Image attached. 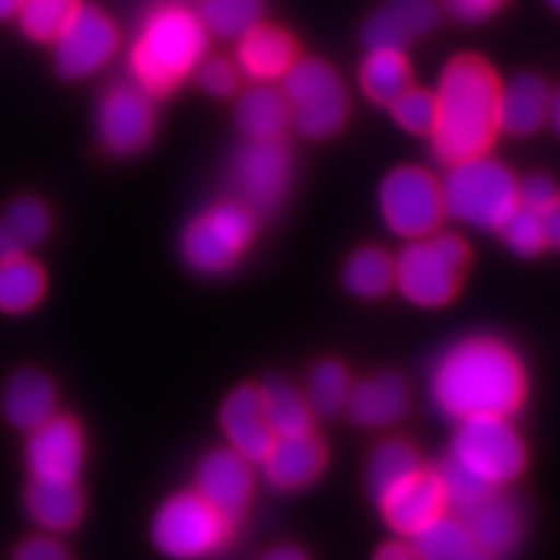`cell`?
<instances>
[{
	"label": "cell",
	"mask_w": 560,
	"mask_h": 560,
	"mask_svg": "<svg viewBox=\"0 0 560 560\" xmlns=\"http://www.w3.org/2000/svg\"><path fill=\"white\" fill-rule=\"evenodd\" d=\"M430 395L444 416L510 418L525 399V370L514 350L490 337L465 339L436 360Z\"/></svg>",
	"instance_id": "1"
},
{
	"label": "cell",
	"mask_w": 560,
	"mask_h": 560,
	"mask_svg": "<svg viewBox=\"0 0 560 560\" xmlns=\"http://www.w3.org/2000/svg\"><path fill=\"white\" fill-rule=\"evenodd\" d=\"M500 82L490 66L471 55L455 57L432 92L434 125L432 145L436 156L455 164L486 154L498 133Z\"/></svg>",
	"instance_id": "2"
},
{
	"label": "cell",
	"mask_w": 560,
	"mask_h": 560,
	"mask_svg": "<svg viewBox=\"0 0 560 560\" xmlns=\"http://www.w3.org/2000/svg\"><path fill=\"white\" fill-rule=\"evenodd\" d=\"M206 49L208 33L195 12L180 5L156 8L140 28L131 51L136 84L148 96L168 94L195 73Z\"/></svg>",
	"instance_id": "3"
},
{
	"label": "cell",
	"mask_w": 560,
	"mask_h": 560,
	"mask_svg": "<svg viewBox=\"0 0 560 560\" xmlns=\"http://www.w3.org/2000/svg\"><path fill=\"white\" fill-rule=\"evenodd\" d=\"M440 189L444 215L475 230L498 232L518 206L514 173L486 154L448 164Z\"/></svg>",
	"instance_id": "4"
},
{
	"label": "cell",
	"mask_w": 560,
	"mask_h": 560,
	"mask_svg": "<svg viewBox=\"0 0 560 560\" xmlns=\"http://www.w3.org/2000/svg\"><path fill=\"white\" fill-rule=\"evenodd\" d=\"M469 265V248L458 234L413 238L395 259V285L407 302L436 308L460 290Z\"/></svg>",
	"instance_id": "5"
},
{
	"label": "cell",
	"mask_w": 560,
	"mask_h": 560,
	"mask_svg": "<svg viewBox=\"0 0 560 560\" xmlns=\"http://www.w3.org/2000/svg\"><path fill=\"white\" fill-rule=\"evenodd\" d=\"M446 455L490 490L516 481L528 460L521 434L504 416L458 420Z\"/></svg>",
	"instance_id": "6"
},
{
	"label": "cell",
	"mask_w": 560,
	"mask_h": 560,
	"mask_svg": "<svg viewBox=\"0 0 560 560\" xmlns=\"http://www.w3.org/2000/svg\"><path fill=\"white\" fill-rule=\"evenodd\" d=\"M280 80L290 121L304 138L323 140L341 131L348 117V94L335 68L323 59L296 57Z\"/></svg>",
	"instance_id": "7"
},
{
	"label": "cell",
	"mask_w": 560,
	"mask_h": 560,
	"mask_svg": "<svg viewBox=\"0 0 560 560\" xmlns=\"http://www.w3.org/2000/svg\"><path fill=\"white\" fill-rule=\"evenodd\" d=\"M232 525L197 493H175L156 510L150 537L168 560H203L226 547Z\"/></svg>",
	"instance_id": "8"
},
{
	"label": "cell",
	"mask_w": 560,
	"mask_h": 560,
	"mask_svg": "<svg viewBox=\"0 0 560 560\" xmlns=\"http://www.w3.org/2000/svg\"><path fill=\"white\" fill-rule=\"evenodd\" d=\"M255 213L241 201L210 206L191 220L183 236V255L199 273H224L232 269L255 238Z\"/></svg>",
	"instance_id": "9"
},
{
	"label": "cell",
	"mask_w": 560,
	"mask_h": 560,
	"mask_svg": "<svg viewBox=\"0 0 560 560\" xmlns=\"http://www.w3.org/2000/svg\"><path fill=\"white\" fill-rule=\"evenodd\" d=\"M378 208L388 230L409 241L434 234L444 220L440 183L420 166H399L385 175Z\"/></svg>",
	"instance_id": "10"
},
{
	"label": "cell",
	"mask_w": 560,
	"mask_h": 560,
	"mask_svg": "<svg viewBox=\"0 0 560 560\" xmlns=\"http://www.w3.org/2000/svg\"><path fill=\"white\" fill-rule=\"evenodd\" d=\"M55 66L66 80H84L108 63L117 49V28L94 5H78L55 35Z\"/></svg>",
	"instance_id": "11"
},
{
	"label": "cell",
	"mask_w": 560,
	"mask_h": 560,
	"mask_svg": "<svg viewBox=\"0 0 560 560\" xmlns=\"http://www.w3.org/2000/svg\"><path fill=\"white\" fill-rule=\"evenodd\" d=\"M232 180L241 203L253 213H265L288 195L292 156L280 140H248L234 156Z\"/></svg>",
	"instance_id": "12"
},
{
	"label": "cell",
	"mask_w": 560,
	"mask_h": 560,
	"mask_svg": "<svg viewBox=\"0 0 560 560\" xmlns=\"http://www.w3.org/2000/svg\"><path fill=\"white\" fill-rule=\"evenodd\" d=\"M96 129L103 148L129 156L143 150L154 133V108L138 84H119L101 98Z\"/></svg>",
	"instance_id": "13"
},
{
	"label": "cell",
	"mask_w": 560,
	"mask_h": 560,
	"mask_svg": "<svg viewBox=\"0 0 560 560\" xmlns=\"http://www.w3.org/2000/svg\"><path fill=\"white\" fill-rule=\"evenodd\" d=\"M26 465L38 481H78L84 467V436L68 416H55L35 428L26 442Z\"/></svg>",
	"instance_id": "14"
},
{
	"label": "cell",
	"mask_w": 560,
	"mask_h": 560,
	"mask_svg": "<svg viewBox=\"0 0 560 560\" xmlns=\"http://www.w3.org/2000/svg\"><path fill=\"white\" fill-rule=\"evenodd\" d=\"M195 493L226 521H236L253 495V469L232 448L206 453L197 465Z\"/></svg>",
	"instance_id": "15"
},
{
	"label": "cell",
	"mask_w": 560,
	"mask_h": 560,
	"mask_svg": "<svg viewBox=\"0 0 560 560\" xmlns=\"http://www.w3.org/2000/svg\"><path fill=\"white\" fill-rule=\"evenodd\" d=\"M220 425L230 448L248 463H261L273 444V432L267 423L257 385H241L224 399L220 409Z\"/></svg>",
	"instance_id": "16"
},
{
	"label": "cell",
	"mask_w": 560,
	"mask_h": 560,
	"mask_svg": "<svg viewBox=\"0 0 560 560\" xmlns=\"http://www.w3.org/2000/svg\"><path fill=\"white\" fill-rule=\"evenodd\" d=\"M409 409V385L399 374L385 372L350 385L346 416L362 430H383L405 418Z\"/></svg>",
	"instance_id": "17"
},
{
	"label": "cell",
	"mask_w": 560,
	"mask_h": 560,
	"mask_svg": "<svg viewBox=\"0 0 560 560\" xmlns=\"http://www.w3.org/2000/svg\"><path fill=\"white\" fill-rule=\"evenodd\" d=\"M325 463V446L311 430L292 436H276L259 465L271 486L280 490H300L323 475Z\"/></svg>",
	"instance_id": "18"
},
{
	"label": "cell",
	"mask_w": 560,
	"mask_h": 560,
	"mask_svg": "<svg viewBox=\"0 0 560 560\" xmlns=\"http://www.w3.org/2000/svg\"><path fill=\"white\" fill-rule=\"evenodd\" d=\"M455 516L463 523L469 539L483 553L493 558L510 553L518 545L523 533V518L518 506L510 498L500 495L498 490H490L488 495H483L475 504H469L467 510Z\"/></svg>",
	"instance_id": "19"
},
{
	"label": "cell",
	"mask_w": 560,
	"mask_h": 560,
	"mask_svg": "<svg viewBox=\"0 0 560 560\" xmlns=\"http://www.w3.org/2000/svg\"><path fill=\"white\" fill-rule=\"evenodd\" d=\"M558 103L545 80L537 75H516L498 92V131L523 138L541 129L547 117L553 119Z\"/></svg>",
	"instance_id": "20"
},
{
	"label": "cell",
	"mask_w": 560,
	"mask_h": 560,
	"mask_svg": "<svg viewBox=\"0 0 560 560\" xmlns=\"http://www.w3.org/2000/svg\"><path fill=\"white\" fill-rule=\"evenodd\" d=\"M376 506L395 533L411 537L420 528H425L430 521L442 516L446 502L434 471L423 467L409 481L385 495Z\"/></svg>",
	"instance_id": "21"
},
{
	"label": "cell",
	"mask_w": 560,
	"mask_h": 560,
	"mask_svg": "<svg viewBox=\"0 0 560 560\" xmlns=\"http://www.w3.org/2000/svg\"><path fill=\"white\" fill-rule=\"evenodd\" d=\"M440 20L436 0H388L362 31L370 49H405L407 43L430 33Z\"/></svg>",
	"instance_id": "22"
},
{
	"label": "cell",
	"mask_w": 560,
	"mask_h": 560,
	"mask_svg": "<svg viewBox=\"0 0 560 560\" xmlns=\"http://www.w3.org/2000/svg\"><path fill=\"white\" fill-rule=\"evenodd\" d=\"M296 61V45L290 33L276 26H255L238 38L236 68L259 84L280 80Z\"/></svg>",
	"instance_id": "23"
},
{
	"label": "cell",
	"mask_w": 560,
	"mask_h": 560,
	"mask_svg": "<svg viewBox=\"0 0 560 560\" xmlns=\"http://www.w3.org/2000/svg\"><path fill=\"white\" fill-rule=\"evenodd\" d=\"M3 413L16 430L33 432L57 416V390L40 372H20L10 378L3 393Z\"/></svg>",
	"instance_id": "24"
},
{
	"label": "cell",
	"mask_w": 560,
	"mask_h": 560,
	"mask_svg": "<svg viewBox=\"0 0 560 560\" xmlns=\"http://www.w3.org/2000/svg\"><path fill=\"white\" fill-rule=\"evenodd\" d=\"M26 510L47 533L73 530L82 518L84 500L78 481H38L26 488Z\"/></svg>",
	"instance_id": "25"
},
{
	"label": "cell",
	"mask_w": 560,
	"mask_h": 560,
	"mask_svg": "<svg viewBox=\"0 0 560 560\" xmlns=\"http://www.w3.org/2000/svg\"><path fill=\"white\" fill-rule=\"evenodd\" d=\"M420 469H423V463H420L418 451L409 442L399 440V436L383 440L372 451L370 460H366L364 479L370 498L374 500V504H378L397 486L418 475Z\"/></svg>",
	"instance_id": "26"
},
{
	"label": "cell",
	"mask_w": 560,
	"mask_h": 560,
	"mask_svg": "<svg viewBox=\"0 0 560 560\" xmlns=\"http://www.w3.org/2000/svg\"><path fill=\"white\" fill-rule=\"evenodd\" d=\"M236 125L250 140H280L290 125L285 96L271 84H257L236 101Z\"/></svg>",
	"instance_id": "27"
},
{
	"label": "cell",
	"mask_w": 560,
	"mask_h": 560,
	"mask_svg": "<svg viewBox=\"0 0 560 560\" xmlns=\"http://www.w3.org/2000/svg\"><path fill=\"white\" fill-rule=\"evenodd\" d=\"M49 230L51 218L43 201L33 197L16 199L0 218V259L26 255L47 238Z\"/></svg>",
	"instance_id": "28"
},
{
	"label": "cell",
	"mask_w": 560,
	"mask_h": 560,
	"mask_svg": "<svg viewBox=\"0 0 560 560\" xmlns=\"http://www.w3.org/2000/svg\"><path fill=\"white\" fill-rule=\"evenodd\" d=\"M411 547L418 560H495L469 539L458 516L446 514L436 516L425 528L411 535Z\"/></svg>",
	"instance_id": "29"
},
{
	"label": "cell",
	"mask_w": 560,
	"mask_h": 560,
	"mask_svg": "<svg viewBox=\"0 0 560 560\" xmlns=\"http://www.w3.org/2000/svg\"><path fill=\"white\" fill-rule=\"evenodd\" d=\"M45 288V271L28 255L0 259V311L12 315L31 311L40 304Z\"/></svg>",
	"instance_id": "30"
},
{
	"label": "cell",
	"mask_w": 560,
	"mask_h": 560,
	"mask_svg": "<svg viewBox=\"0 0 560 560\" xmlns=\"http://www.w3.org/2000/svg\"><path fill=\"white\" fill-rule=\"evenodd\" d=\"M360 84L366 98L390 105L411 86V68L405 49H370L360 68Z\"/></svg>",
	"instance_id": "31"
},
{
	"label": "cell",
	"mask_w": 560,
	"mask_h": 560,
	"mask_svg": "<svg viewBox=\"0 0 560 560\" xmlns=\"http://www.w3.org/2000/svg\"><path fill=\"white\" fill-rule=\"evenodd\" d=\"M261 409L273 436H292L311 432V409L304 395L288 381L273 378L259 388Z\"/></svg>",
	"instance_id": "32"
},
{
	"label": "cell",
	"mask_w": 560,
	"mask_h": 560,
	"mask_svg": "<svg viewBox=\"0 0 560 560\" xmlns=\"http://www.w3.org/2000/svg\"><path fill=\"white\" fill-rule=\"evenodd\" d=\"M343 285L362 300H378L395 285V259L374 245L355 250L343 267Z\"/></svg>",
	"instance_id": "33"
},
{
	"label": "cell",
	"mask_w": 560,
	"mask_h": 560,
	"mask_svg": "<svg viewBox=\"0 0 560 560\" xmlns=\"http://www.w3.org/2000/svg\"><path fill=\"white\" fill-rule=\"evenodd\" d=\"M261 0H203L197 16L208 35L238 40L261 24Z\"/></svg>",
	"instance_id": "34"
},
{
	"label": "cell",
	"mask_w": 560,
	"mask_h": 560,
	"mask_svg": "<svg viewBox=\"0 0 560 560\" xmlns=\"http://www.w3.org/2000/svg\"><path fill=\"white\" fill-rule=\"evenodd\" d=\"M350 385L353 383H350V376L341 362L323 360L320 364H315L304 395L311 413L329 418L343 411Z\"/></svg>",
	"instance_id": "35"
},
{
	"label": "cell",
	"mask_w": 560,
	"mask_h": 560,
	"mask_svg": "<svg viewBox=\"0 0 560 560\" xmlns=\"http://www.w3.org/2000/svg\"><path fill=\"white\" fill-rule=\"evenodd\" d=\"M80 0H20V24L31 40L51 43L61 26L70 20Z\"/></svg>",
	"instance_id": "36"
},
{
	"label": "cell",
	"mask_w": 560,
	"mask_h": 560,
	"mask_svg": "<svg viewBox=\"0 0 560 560\" xmlns=\"http://www.w3.org/2000/svg\"><path fill=\"white\" fill-rule=\"evenodd\" d=\"M510 245V250L518 257H535L549 245L547 232H545V218L541 213H535L530 208L516 206L512 215L502 222L498 230Z\"/></svg>",
	"instance_id": "37"
},
{
	"label": "cell",
	"mask_w": 560,
	"mask_h": 560,
	"mask_svg": "<svg viewBox=\"0 0 560 560\" xmlns=\"http://www.w3.org/2000/svg\"><path fill=\"white\" fill-rule=\"evenodd\" d=\"M432 471H434L436 481H440L446 506H453L455 514H460L463 510H467L469 504H475L477 500H481L483 495L490 493L488 486L477 481L460 465H455L448 455H444V460Z\"/></svg>",
	"instance_id": "38"
},
{
	"label": "cell",
	"mask_w": 560,
	"mask_h": 560,
	"mask_svg": "<svg viewBox=\"0 0 560 560\" xmlns=\"http://www.w3.org/2000/svg\"><path fill=\"white\" fill-rule=\"evenodd\" d=\"M388 108L393 110V117L397 125L416 136H430L434 125V96L428 90L420 86H407Z\"/></svg>",
	"instance_id": "39"
},
{
	"label": "cell",
	"mask_w": 560,
	"mask_h": 560,
	"mask_svg": "<svg viewBox=\"0 0 560 560\" xmlns=\"http://www.w3.org/2000/svg\"><path fill=\"white\" fill-rule=\"evenodd\" d=\"M197 80L206 94L224 98L236 92L238 86V68L224 57H203L197 66Z\"/></svg>",
	"instance_id": "40"
},
{
	"label": "cell",
	"mask_w": 560,
	"mask_h": 560,
	"mask_svg": "<svg viewBox=\"0 0 560 560\" xmlns=\"http://www.w3.org/2000/svg\"><path fill=\"white\" fill-rule=\"evenodd\" d=\"M518 206L530 208L535 213H547V210L558 206L556 187L547 175H530L518 183Z\"/></svg>",
	"instance_id": "41"
},
{
	"label": "cell",
	"mask_w": 560,
	"mask_h": 560,
	"mask_svg": "<svg viewBox=\"0 0 560 560\" xmlns=\"http://www.w3.org/2000/svg\"><path fill=\"white\" fill-rule=\"evenodd\" d=\"M446 12L463 24H479L493 16L506 0H442Z\"/></svg>",
	"instance_id": "42"
},
{
	"label": "cell",
	"mask_w": 560,
	"mask_h": 560,
	"mask_svg": "<svg viewBox=\"0 0 560 560\" xmlns=\"http://www.w3.org/2000/svg\"><path fill=\"white\" fill-rule=\"evenodd\" d=\"M12 560H73V556L57 539L31 537L16 547Z\"/></svg>",
	"instance_id": "43"
},
{
	"label": "cell",
	"mask_w": 560,
	"mask_h": 560,
	"mask_svg": "<svg viewBox=\"0 0 560 560\" xmlns=\"http://www.w3.org/2000/svg\"><path fill=\"white\" fill-rule=\"evenodd\" d=\"M372 560H418L411 541H385Z\"/></svg>",
	"instance_id": "44"
},
{
	"label": "cell",
	"mask_w": 560,
	"mask_h": 560,
	"mask_svg": "<svg viewBox=\"0 0 560 560\" xmlns=\"http://www.w3.org/2000/svg\"><path fill=\"white\" fill-rule=\"evenodd\" d=\"M261 560H308L304 551H300L296 547H290V545H280V547H273L265 553V558Z\"/></svg>",
	"instance_id": "45"
},
{
	"label": "cell",
	"mask_w": 560,
	"mask_h": 560,
	"mask_svg": "<svg viewBox=\"0 0 560 560\" xmlns=\"http://www.w3.org/2000/svg\"><path fill=\"white\" fill-rule=\"evenodd\" d=\"M545 218V232L549 238V245H558V232H560V220H558V206L547 210V213H541Z\"/></svg>",
	"instance_id": "46"
},
{
	"label": "cell",
	"mask_w": 560,
	"mask_h": 560,
	"mask_svg": "<svg viewBox=\"0 0 560 560\" xmlns=\"http://www.w3.org/2000/svg\"><path fill=\"white\" fill-rule=\"evenodd\" d=\"M16 10H20V0H0V22L12 20Z\"/></svg>",
	"instance_id": "47"
},
{
	"label": "cell",
	"mask_w": 560,
	"mask_h": 560,
	"mask_svg": "<svg viewBox=\"0 0 560 560\" xmlns=\"http://www.w3.org/2000/svg\"><path fill=\"white\" fill-rule=\"evenodd\" d=\"M549 3H551L553 8H558V0H549Z\"/></svg>",
	"instance_id": "48"
}]
</instances>
